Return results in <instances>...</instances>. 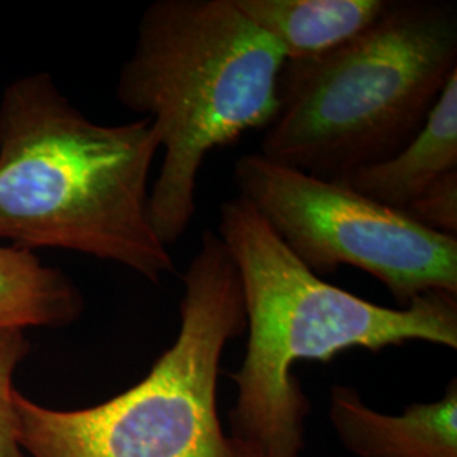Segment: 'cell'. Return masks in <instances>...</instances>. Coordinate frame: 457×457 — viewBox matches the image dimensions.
Segmentation results:
<instances>
[{
	"label": "cell",
	"instance_id": "6da1fadb",
	"mask_svg": "<svg viewBox=\"0 0 457 457\" xmlns=\"http://www.w3.org/2000/svg\"><path fill=\"white\" fill-rule=\"evenodd\" d=\"M217 236L237 268L247 347L230 375L237 400L228 436L247 457H300L309 400L294 366L330 362L349 349L383 351L420 341L457 347V294L428 292L383 307L317 277L245 198L219 209Z\"/></svg>",
	"mask_w": 457,
	"mask_h": 457
},
{
	"label": "cell",
	"instance_id": "7a4b0ae2",
	"mask_svg": "<svg viewBox=\"0 0 457 457\" xmlns=\"http://www.w3.org/2000/svg\"><path fill=\"white\" fill-rule=\"evenodd\" d=\"M158 149L147 119L97 124L49 73L19 77L0 97V239L80 253L160 283L175 262L149 219Z\"/></svg>",
	"mask_w": 457,
	"mask_h": 457
},
{
	"label": "cell",
	"instance_id": "3957f363",
	"mask_svg": "<svg viewBox=\"0 0 457 457\" xmlns=\"http://www.w3.org/2000/svg\"><path fill=\"white\" fill-rule=\"evenodd\" d=\"M285 63L234 0H158L143 12L117 98L145 115L164 149L149 219L166 247L195 217L205 158L277 117Z\"/></svg>",
	"mask_w": 457,
	"mask_h": 457
},
{
	"label": "cell",
	"instance_id": "277c9868",
	"mask_svg": "<svg viewBox=\"0 0 457 457\" xmlns=\"http://www.w3.org/2000/svg\"><path fill=\"white\" fill-rule=\"evenodd\" d=\"M457 73L451 2H392L375 24L319 60L285 63L262 156L343 181L392 158L424 128Z\"/></svg>",
	"mask_w": 457,
	"mask_h": 457
},
{
	"label": "cell",
	"instance_id": "5b68a950",
	"mask_svg": "<svg viewBox=\"0 0 457 457\" xmlns=\"http://www.w3.org/2000/svg\"><path fill=\"white\" fill-rule=\"evenodd\" d=\"M180 330L139 383L82 410L41 407L16 393L29 457H247L217 410L222 354L245 330L237 268L213 230L183 275Z\"/></svg>",
	"mask_w": 457,
	"mask_h": 457
},
{
	"label": "cell",
	"instance_id": "8992f818",
	"mask_svg": "<svg viewBox=\"0 0 457 457\" xmlns=\"http://www.w3.org/2000/svg\"><path fill=\"white\" fill-rule=\"evenodd\" d=\"M239 196L317 277L353 266L383 283L398 307L428 292L457 294V237L361 195L341 181L251 153L234 164Z\"/></svg>",
	"mask_w": 457,
	"mask_h": 457
},
{
	"label": "cell",
	"instance_id": "52a82bcc",
	"mask_svg": "<svg viewBox=\"0 0 457 457\" xmlns=\"http://www.w3.org/2000/svg\"><path fill=\"white\" fill-rule=\"evenodd\" d=\"M330 422L344 447L358 457H457V383L444 398L415 403L402 415L368 407L351 386L330 390Z\"/></svg>",
	"mask_w": 457,
	"mask_h": 457
},
{
	"label": "cell",
	"instance_id": "ba28073f",
	"mask_svg": "<svg viewBox=\"0 0 457 457\" xmlns=\"http://www.w3.org/2000/svg\"><path fill=\"white\" fill-rule=\"evenodd\" d=\"M287 63L319 60L368 31L390 0H234Z\"/></svg>",
	"mask_w": 457,
	"mask_h": 457
},
{
	"label": "cell",
	"instance_id": "9c48e42d",
	"mask_svg": "<svg viewBox=\"0 0 457 457\" xmlns=\"http://www.w3.org/2000/svg\"><path fill=\"white\" fill-rule=\"evenodd\" d=\"M457 171V73L417 132L392 158L364 166L345 177V183L396 211H407L434 181Z\"/></svg>",
	"mask_w": 457,
	"mask_h": 457
},
{
	"label": "cell",
	"instance_id": "30bf717a",
	"mask_svg": "<svg viewBox=\"0 0 457 457\" xmlns=\"http://www.w3.org/2000/svg\"><path fill=\"white\" fill-rule=\"evenodd\" d=\"M85 309L80 288L33 251L0 245V328L65 327Z\"/></svg>",
	"mask_w": 457,
	"mask_h": 457
},
{
	"label": "cell",
	"instance_id": "8fae6325",
	"mask_svg": "<svg viewBox=\"0 0 457 457\" xmlns=\"http://www.w3.org/2000/svg\"><path fill=\"white\" fill-rule=\"evenodd\" d=\"M22 328H0V457H29L19 442L14 373L29 354Z\"/></svg>",
	"mask_w": 457,
	"mask_h": 457
},
{
	"label": "cell",
	"instance_id": "7c38bea8",
	"mask_svg": "<svg viewBox=\"0 0 457 457\" xmlns=\"http://www.w3.org/2000/svg\"><path fill=\"white\" fill-rule=\"evenodd\" d=\"M405 212L424 228L457 237V171L434 181Z\"/></svg>",
	"mask_w": 457,
	"mask_h": 457
}]
</instances>
